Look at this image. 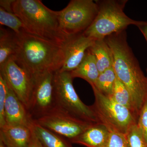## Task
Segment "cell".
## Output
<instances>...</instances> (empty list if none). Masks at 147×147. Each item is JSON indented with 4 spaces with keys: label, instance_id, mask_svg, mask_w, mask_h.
Masks as SVG:
<instances>
[{
    "label": "cell",
    "instance_id": "cell-28",
    "mask_svg": "<svg viewBox=\"0 0 147 147\" xmlns=\"http://www.w3.org/2000/svg\"><path fill=\"white\" fill-rule=\"evenodd\" d=\"M33 131V130H32ZM28 147H43L33 131L32 136Z\"/></svg>",
    "mask_w": 147,
    "mask_h": 147
},
{
    "label": "cell",
    "instance_id": "cell-22",
    "mask_svg": "<svg viewBox=\"0 0 147 147\" xmlns=\"http://www.w3.org/2000/svg\"><path fill=\"white\" fill-rule=\"evenodd\" d=\"M124 134L127 147H147V143L137 123L131 125Z\"/></svg>",
    "mask_w": 147,
    "mask_h": 147
},
{
    "label": "cell",
    "instance_id": "cell-8",
    "mask_svg": "<svg viewBox=\"0 0 147 147\" xmlns=\"http://www.w3.org/2000/svg\"><path fill=\"white\" fill-rule=\"evenodd\" d=\"M33 120L69 141L78 137L94 124L77 118L57 107Z\"/></svg>",
    "mask_w": 147,
    "mask_h": 147
},
{
    "label": "cell",
    "instance_id": "cell-10",
    "mask_svg": "<svg viewBox=\"0 0 147 147\" xmlns=\"http://www.w3.org/2000/svg\"><path fill=\"white\" fill-rule=\"evenodd\" d=\"M0 74L28 110L32 89L30 75L12 57L0 67Z\"/></svg>",
    "mask_w": 147,
    "mask_h": 147
},
{
    "label": "cell",
    "instance_id": "cell-13",
    "mask_svg": "<svg viewBox=\"0 0 147 147\" xmlns=\"http://www.w3.org/2000/svg\"><path fill=\"white\" fill-rule=\"evenodd\" d=\"M32 133L31 126L6 124L0 128V141L6 147H28Z\"/></svg>",
    "mask_w": 147,
    "mask_h": 147
},
{
    "label": "cell",
    "instance_id": "cell-4",
    "mask_svg": "<svg viewBox=\"0 0 147 147\" xmlns=\"http://www.w3.org/2000/svg\"><path fill=\"white\" fill-rule=\"evenodd\" d=\"M98 7L97 16L91 26L83 33L96 40L105 39L111 35L126 30L130 25L137 26L139 21L127 16L123 9L127 1H96Z\"/></svg>",
    "mask_w": 147,
    "mask_h": 147
},
{
    "label": "cell",
    "instance_id": "cell-18",
    "mask_svg": "<svg viewBox=\"0 0 147 147\" xmlns=\"http://www.w3.org/2000/svg\"><path fill=\"white\" fill-rule=\"evenodd\" d=\"M17 49L16 34L5 29H0V67L13 57Z\"/></svg>",
    "mask_w": 147,
    "mask_h": 147
},
{
    "label": "cell",
    "instance_id": "cell-5",
    "mask_svg": "<svg viewBox=\"0 0 147 147\" xmlns=\"http://www.w3.org/2000/svg\"><path fill=\"white\" fill-rule=\"evenodd\" d=\"M95 97L90 105L97 123L107 127L110 132L125 134L132 125L137 123L133 115L125 107L116 102L112 96L102 94L92 87Z\"/></svg>",
    "mask_w": 147,
    "mask_h": 147
},
{
    "label": "cell",
    "instance_id": "cell-25",
    "mask_svg": "<svg viewBox=\"0 0 147 147\" xmlns=\"http://www.w3.org/2000/svg\"><path fill=\"white\" fill-rule=\"evenodd\" d=\"M137 125L147 143V100L140 112Z\"/></svg>",
    "mask_w": 147,
    "mask_h": 147
},
{
    "label": "cell",
    "instance_id": "cell-12",
    "mask_svg": "<svg viewBox=\"0 0 147 147\" xmlns=\"http://www.w3.org/2000/svg\"><path fill=\"white\" fill-rule=\"evenodd\" d=\"M5 118L6 124L30 127L33 122L27 108L9 86L5 106Z\"/></svg>",
    "mask_w": 147,
    "mask_h": 147
},
{
    "label": "cell",
    "instance_id": "cell-23",
    "mask_svg": "<svg viewBox=\"0 0 147 147\" xmlns=\"http://www.w3.org/2000/svg\"><path fill=\"white\" fill-rule=\"evenodd\" d=\"M8 86L5 80L0 74V128L6 124L5 118V106Z\"/></svg>",
    "mask_w": 147,
    "mask_h": 147
},
{
    "label": "cell",
    "instance_id": "cell-15",
    "mask_svg": "<svg viewBox=\"0 0 147 147\" xmlns=\"http://www.w3.org/2000/svg\"><path fill=\"white\" fill-rule=\"evenodd\" d=\"M70 73L73 79L82 78L88 82L91 87L94 86L100 73L98 69L94 56L89 49L79 66Z\"/></svg>",
    "mask_w": 147,
    "mask_h": 147
},
{
    "label": "cell",
    "instance_id": "cell-14",
    "mask_svg": "<svg viewBox=\"0 0 147 147\" xmlns=\"http://www.w3.org/2000/svg\"><path fill=\"white\" fill-rule=\"evenodd\" d=\"M110 134V131L104 125L96 123L69 142L71 144L86 147H103L108 141Z\"/></svg>",
    "mask_w": 147,
    "mask_h": 147
},
{
    "label": "cell",
    "instance_id": "cell-26",
    "mask_svg": "<svg viewBox=\"0 0 147 147\" xmlns=\"http://www.w3.org/2000/svg\"><path fill=\"white\" fill-rule=\"evenodd\" d=\"M13 1L14 0H1L0 1L1 7H2L8 12L13 13L12 7Z\"/></svg>",
    "mask_w": 147,
    "mask_h": 147
},
{
    "label": "cell",
    "instance_id": "cell-27",
    "mask_svg": "<svg viewBox=\"0 0 147 147\" xmlns=\"http://www.w3.org/2000/svg\"><path fill=\"white\" fill-rule=\"evenodd\" d=\"M136 26L144 36L147 42V21H139Z\"/></svg>",
    "mask_w": 147,
    "mask_h": 147
},
{
    "label": "cell",
    "instance_id": "cell-3",
    "mask_svg": "<svg viewBox=\"0 0 147 147\" xmlns=\"http://www.w3.org/2000/svg\"><path fill=\"white\" fill-rule=\"evenodd\" d=\"M12 7L27 32L63 45L71 38L60 30L56 11L48 8L41 1L14 0Z\"/></svg>",
    "mask_w": 147,
    "mask_h": 147
},
{
    "label": "cell",
    "instance_id": "cell-6",
    "mask_svg": "<svg viewBox=\"0 0 147 147\" xmlns=\"http://www.w3.org/2000/svg\"><path fill=\"white\" fill-rule=\"evenodd\" d=\"M70 72L54 73V89L56 107L71 115L91 123H97L91 106L84 104L74 89Z\"/></svg>",
    "mask_w": 147,
    "mask_h": 147
},
{
    "label": "cell",
    "instance_id": "cell-11",
    "mask_svg": "<svg viewBox=\"0 0 147 147\" xmlns=\"http://www.w3.org/2000/svg\"><path fill=\"white\" fill-rule=\"evenodd\" d=\"M95 40L83 33L71 37L64 45V61L62 66L58 71L70 72L77 68Z\"/></svg>",
    "mask_w": 147,
    "mask_h": 147
},
{
    "label": "cell",
    "instance_id": "cell-20",
    "mask_svg": "<svg viewBox=\"0 0 147 147\" xmlns=\"http://www.w3.org/2000/svg\"><path fill=\"white\" fill-rule=\"evenodd\" d=\"M116 79L117 75L113 67L100 73L94 86L92 87H94L106 96H112Z\"/></svg>",
    "mask_w": 147,
    "mask_h": 147
},
{
    "label": "cell",
    "instance_id": "cell-29",
    "mask_svg": "<svg viewBox=\"0 0 147 147\" xmlns=\"http://www.w3.org/2000/svg\"><path fill=\"white\" fill-rule=\"evenodd\" d=\"M0 147H6L1 141H0Z\"/></svg>",
    "mask_w": 147,
    "mask_h": 147
},
{
    "label": "cell",
    "instance_id": "cell-19",
    "mask_svg": "<svg viewBox=\"0 0 147 147\" xmlns=\"http://www.w3.org/2000/svg\"><path fill=\"white\" fill-rule=\"evenodd\" d=\"M112 97L116 102L125 107L131 113L137 122L139 113L128 89L117 77Z\"/></svg>",
    "mask_w": 147,
    "mask_h": 147
},
{
    "label": "cell",
    "instance_id": "cell-17",
    "mask_svg": "<svg viewBox=\"0 0 147 147\" xmlns=\"http://www.w3.org/2000/svg\"><path fill=\"white\" fill-rule=\"evenodd\" d=\"M31 127L43 147H73L68 139L40 126L33 120Z\"/></svg>",
    "mask_w": 147,
    "mask_h": 147
},
{
    "label": "cell",
    "instance_id": "cell-30",
    "mask_svg": "<svg viewBox=\"0 0 147 147\" xmlns=\"http://www.w3.org/2000/svg\"><path fill=\"white\" fill-rule=\"evenodd\" d=\"M146 71H147V69H146Z\"/></svg>",
    "mask_w": 147,
    "mask_h": 147
},
{
    "label": "cell",
    "instance_id": "cell-9",
    "mask_svg": "<svg viewBox=\"0 0 147 147\" xmlns=\"http://www.w3.org/2000/svg\"><path fill=\"white\" fill-rule=\"evenodd\" d=\"M54 73L46 71L32 78V89L28 111L32 119L44 115L56 107Z\"/></svg>",
    "mask_w": 147,
    "mask_h": 147
},
{
    "label": "cell",
    "instance_id": "cell-24",
    "mask_svg": "<svg viewBox=\"0 0 147 147\" xmlns=\"http://www.w3.org/2000/svg\"><path fill=\"white\" fill-rule=\"evenodd\" d=\"M103 147H127L125 134L110 132L108 141Z\"/></svg>",
    "mask_w": 147,
    "mask_h": 147
},
{
    "label": "cell",
    "instance_id": "cell-1",
    "mask_svg": "<svg viewBox=\"0 0 147 147\" xmlns=\"http://www.w3.org/2000/svg\"><path fill=\"white\" fill-rule=\"evenodd\" d=\"M17 37L13 59L32 78L46 71L60 70L65 59L64 45L23 30Z\"/></svg>",
    "mask_w": 147,
    "mask_h": 147
},
{
    "label": "cell",
    "instance_id": "cell-16",
    "mask_svg": "<svg viewBox=\"0 0 147 147\" xmlns=\"http://www.w3.org/2000/svg\"><path fill=\"white\" fill-rule=\"evenodd\" d=\"M89 50L94 56L99 73L113 67L114 57L113 51L105 39L95 40Z\"/></svg>",
    "mask_w": 147,
    "mask_h": 147
},
{
    "label": "cell",
    "instance_id": "cell-31",
    "mask_svg": "<svg viewBox=\"0 0 147 147\" xmlns=\"http://www.w3.org/2000/svg\"></svg>",
    "mask_w": 147,
    "mask_h": 147
},
{
    "label": "cell",
    "instance_id": "cell-7",
    "mask_svg": "<svg viewBox=\"0 0 147 147\" xmlns=\"http://www.w3.org/2000/svg\"><path fill=\"white\" fill-rule=\"evenodd\" d=\"M98 7L92 0H72L66 7L56 11L59 28L69 38L83 33L97 16Z\"/></svg>",
    "mask_w": 147,
    "mask_h": 147
},
{
    "label": "cell",
    "instance_id": "cell-21",
    "mask_svg": "<svg viewBox=\"0 0 147 147\" xmlns=\"http://www.w3.org/2000/svg\"><path fill=\"white\" fill-rule=\"evenodd\" d=\"M0 23L11 29L16 34L24 30L22 21L14 13L8 12L0 7Z\"/></svg>",
    "mask_w": 147,
    "mask_h": 147
},
{
    "label": "cell",
    "instance_id": "cell-2",
    "mask_svg": "<svg viewBox=\"0 0 147 147\" xmlns=\"http://www.w3.org/2000/svg\"><path fill=\"white\" fill-rule=\"evenodd\" d=\"M105 39L113 51V68L117 78L128 89L140 113L147 100V76L127 43L126 30L111 35Z\"/></svg>",
    "mask_w": 147,
    "mask_h": 147
}]
</instances>
